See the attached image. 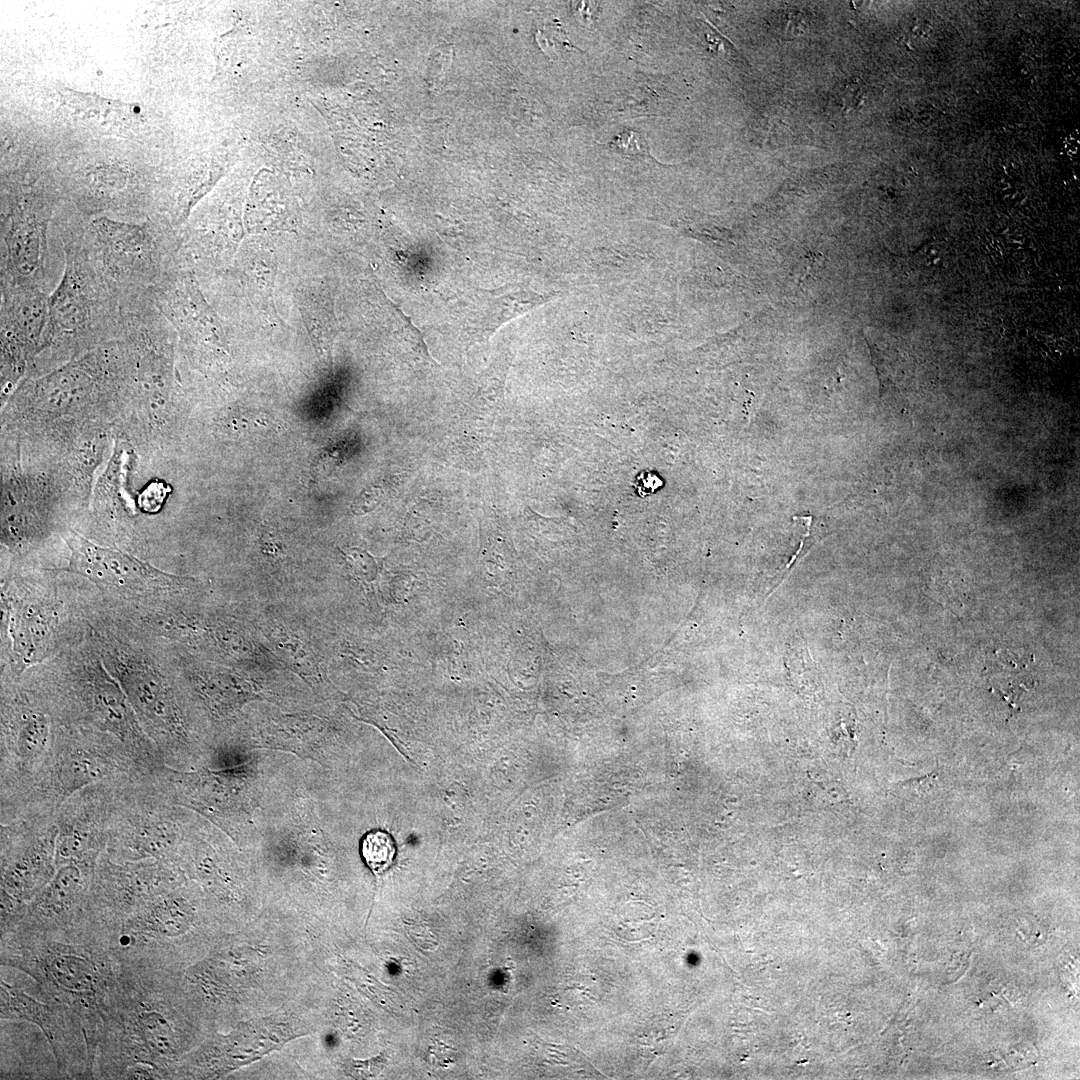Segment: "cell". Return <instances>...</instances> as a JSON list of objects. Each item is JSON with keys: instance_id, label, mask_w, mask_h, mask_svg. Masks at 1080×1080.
Wrapping results in <instances>:
<instances>
[{"instance_id": "13", "label": "cell", "mask_w": 1080, "mask_h": 1080, "mask_svg": "<svg viewBox=\"0 0 1080 1080\" xmlns=\"http://www.w3.org/2000/svg\"><path fill=\"white\" fill-rule=\"evenodd\" d=\"M0 1018L38 1026L51 1047L58 1071L66 1078L94 1079V1060L83 1022L68 1006L40 1001L1 975Z\"/></svg>"}, {"instance_id": "5", "label": "cell", "mask_w": 1080, "mask_h": 1080, "mask_svg": "<svg viewBox=\"0 0 1080 1080\" xmlns=\"http://www.w3.org/2000/svg\"><path fill=\"white\" fill-rule=\"evenodd\" d=\"M151 771L116 737L80 725L60 724L15 820L55 814L70 796L89 785Z\"/></svg>"}, {"instance_id": "6", "label": "cell", "mask_w": 1080, "mask_h": 1080, "mask_svg": "<svg viewBox=\"0 0 1080 1080\" xmlns=\"http://www.w3.org/2000/svg\"><path fill=\"white\" fill-rule=\"evenodd\" d=\"M46 694L2 692L0 822L15 820L44 764L60 725Z\"/></svg>"}, {"instance_id": "22", "label": "cell", "mask_w": 1080, "mask_h": 1080, "mask_svg": "<svg viewBox=\"0 0 1080 1080\" xmlns=\"http://www.w3.org/2000/svg\"><path fill=\"white\" fill-rule=\"evenodd\" d=\"M609 145L625 157H651L646 140L635 131L623 130Z\"/></svg>"}, {"instance_id": "23", "label": "cell", "mask_w": 1080, "mask_h": 1080, "mask_svg": "<svg viewBox=\"0 0 1080 1080\" xmlns=\"http://www.w3.org/2000/svg\"><path fill=\"white\" fill-rule=\"evenodd\" d=\"M633 485L638 495L644 497L658 491L663 482L655 472L643 471L638 474Z\"/></svg>"}, {"instance_id": "19", "label": "cell", "mask_w": 1080, "mask_h": 1080, "mask_svg": "<svg viewBox=\"0 0 1080 1080\" xmlns=\"http://www.w3.org/2000/svg\"><path fill=\"white\" fill-rule=\"evenodd\" d=\"M62 101L76 115L104 126H127L136 120L137 107L119 100L107 99L94 93L65 88Z\"/></svg>"}, {"instance_id": "3", "label": "cell", "mask_w": 1080, "mask_h": 1080, "mask_svg": "<svg viewBox=\"0 0 1080 1080\" xmlns=\"http://www.w3.org/2000/svg\"><path fill=\"white\" fill-rule=\"evenodd\" d=\"M63 272L49 295L48 320L38 353L45 349L77 350L116 339L120 300L84 249L69 222L59 227Z\"/></svg>"}, {"instance_id": "7", "label": "cell", "mask_w": 1080, "mask_h": 1080, "mask_svg": "<svg viewBox=\"0 0 1080 1080\" xmlns=\"http://www.w3.org/2000/svg\"><path fill=\"white\" fill-rule=\"evenodd\" d=\"M156 770L125 778L116 787L104 852L113 861L156 859L174 864L175 807Z\"/></svg>"}, {"instance_id": "9", "label": "cell", "mask_w": 1080, "mask_h": 1080, "mask_svg": "<svg viewBox=\"0 0 1080 1080\" xmlns=\"http://www.w3.org/2000/svg\"><path fill=\"white\" fill-rule=\"evenodd\" d=\"M49 696L62 724L80 725L116 737L150 770L165 766L120 684L98 662L85 667Z\"/></svg>"}, {"instance_id": "20", "label": "cell", "mask_w": 1080, "mask_h": 1080, "mask_svg": "<svg viewBox=\"0 0 1080 1080\" xmlns=\"http://www.w3.org/2000/svg\"><path fill=\"white\" fill-rule=\"evenodd\" d=\"M262 629L273 651L285 664L301 668L318 666L315 651L298 632L275 620H266Z\"/></svg>"}, {"instance_id": "10", "label": "cell", "mask_w": 1080, "mask_h": 1080, "mask_svg": "<svg viewBox=\"0 0 1080 1080\" xmlns=\"http://www.w3.org/2000/svg\"><path fill=\"white\" fill-rule=\"evenodd\" d=\"M111 675L126 694L137 719L169 768L185 733L184 719L174 690L156 666L123 652L110 654Z\"/></svg>"}, {"instance_id": "11", "label": "cell", "mask_w": 1080, "mask_h": 1080, "mask_svg": "<svg viewBox=\"0 0 1080 1080\" xmlns=\"http://www.w3.org/2000/svg\"><path fill=\"white\" fill-rule=\"evenodd\" d=\"M0 833L1 900L27 907L57 870L55 814L1 824Z\"/></svg>"}, {"instance_id": "1", "label": "cell", "mask_w": 1080, "mask_h": 1080, "mask_svg": "<svg viewBox=\"0 0 1080 1080\" xmlns=\"http://www.w3.org/2000/svg\"><path fill=\"white\" fill-rule=\"evenodd\" d=\"M1 966L30 976L42 998L71 1008L82 1020L95 1061L102 1015L122 967L89 912L62 928L16 924L1 930Z\"/></svg>"}, {"instance_id": "18", "label": "cell", "mask_w": 1080, "mask_h": 1080, "mask_svg": "<svg viewBox=\"0 0 1080 1080\" xmlns=\"http://www.w3.org/2000/svg\"><path fill=\"white\" fill-rule=\"evenodd\" d=\"M56 615L45 603L32 602L21 607L13 624L12 648L18 669L43 659L50 649Z\"/></svg>"}, {"instance_id": "21", "label": "cell", "mask_w": 1080, "mask_h": 1080, "mask_svg": "<svg viewBox=\"0 0 1080 1080\" xmlns=\"http://www.w3.org/2000/svg\"><path fill=\"white\" fill-rule=\"evenodd\" d=\"M361 854L370 870L379 875L393 864L396 846L393 838L385 831L374 830L367 833L361 843Z\"/></svg>"}, {"instance_id": "8", "label": "cell", "mask_w": 1080, "mask_h": 1080, "mask_svg": "<svg viewBox=\"0 0 1080 1080\" xmlns=\"http://www.w3.org/2000/svg\"><path fill=\"white\" fill-rule=\"evenodd\" d=\"M56 197L30 185H10L2 199L1 284L39 288L56 281L62 244H52L49 224Z\"/></svg>"}, {"instance_id": "15", "label": "cell", "mask_w": 1080, "mask_h": 1080, "mask_svg": "<svg viewBox=\"0 0 1080 1080\" xmlns=\"http://www.w3.org/2000/svg\"><path fill=\"white\" fill-rule=\"evenodd\" d=\"M128 777L131 776L89 785L70 796L56 810V867L69 863L97 862L106 849L108 821L116 787Z\"/></svg>"}, {"instance_id": "14", "label": "cell", "mask_w": 1080, "mask_h": 1080, "mask_svg": "<svg viewBox=\"0 0 1080 1080\" xmlns=\"http://www.w3.org/2000/svg\"><path fill=\"white\" fill-rule=\"evenodd\" d=\"M175 884L172 863L156 859L116 862L102 853L95 866L88 911L101 922H115Z\"/></svg>"}, {"instance_id": "17", "label": "cell", "mask_w": 1080, "mask_h": 1080, "mask_svg": "<svg viewBox=\"0 0 1080 1080\" xmlns=\"http://www.w3.org/2000/svg\"><path fill=\"white\" fill-rule=\"evenodd\" d=\"M49 295L39 288L1 284V339L18 344L32 357L37 355L48 320Z\"/></svg>"}, {"instance_id": "16", "label": "cell", "mask_w": 1080, "mask_h": 1080, "mask_svg": "<svg viewBox=\"0 0 1080 1080\" xmlns=\"http://www.w3.org/2000/svg\"><path fill=\"white\" fill-rule=\"evenodd\" d=\"M96 863H69L57 867L53 878L28 904L23 919L17 924L56 929L82 919L88 913Z\"/></svg>"}, {"instance_id": "12", "label": "cell", "mask_w": 1080, "mask_h": 1080, "mask_svg": "<svg viewBox=\"0 0 1080 1080\" xmlns=\"http://www.w3.org/2000/svg\"><path fill=\"white\" fill-rule=\"evenodd\" d=\"M64 539L70 549L64 569L80 575L103 590L123 597H151L190 588L192 578L161 571L130 554L103 547L68 531Z\"/></svg>"}, {"instance_id": "2", "label": "cell", "mask_w": 1080, "mask_h": 1080, "mask_svg": "<svg viewBox=\"0 0 1080 1080\" xmlns=\"http://www.w3.org/2000/svg\"><path fill=\"white\" fill-rule=\"evenodd\" d=\"M102 1015L94 1079H167L183 1047L174 971L121 966Z\"/></svg>"}, {"instance_id": "4", "label": "cell", "mask_w": 1080, "mask_h": 1080, "mask_svg": "<svg viewBox=\"0 0 1080 1080\" xmlns=\"http://www.w3.org/2000/svg\"><path fill=\"white\" fill-rule=\"evenodd\" d=\"M71 223L120 303L151 293L176 269L177 244L163 220L131 222L99 215Z\"/></svg>"}]
</instances>
